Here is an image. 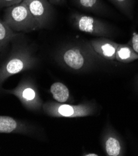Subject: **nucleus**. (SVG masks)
Masks as SVG:
<instances>
[{"instance_id":"f257e3e1","label":"nucleus","mask_w":138,"mask_h":156,"mask_svg":"<svg viewBox=\"0 0 138 156\" xmlns=\"http://www.w3.org/2000/svg\"><path fill=\"white\" fill-rule=\"evenodd\" d=\"M38 62L34 48L19 34L12 42L8 56L0 65V85L12 75L34 68Z\"/></svg>"},{"instance_id":"f03ea898","label":"nucleus","mask_w":138,"mask_h":156,"mask_svg":"<svg viewBox=\"0 0 138 156\" xmlns=\"http://www.w3.org/2000/svg\"><path fill=\"white\" fill-rule=\"evenodd\" d=\"M101 58L90 42L66 44L59 49L56 54V60L61 66L76 72L90 70Z\"/></svg>"},{"instance_id":"7ed1b4c3","label":"nucleus","mask_w":138,"mask_h":156,"mask_svg":"<svg viewBox=\"0 0 138 156\" xmlns=\"http://www.w3.org/2000/svg\"><path fill=\"white\" fill-rule=\"evenodd\" d=\"M3 21L17 33L37 30L36 22L24 1L5 8Z\"/></svg>"},{"instance_id":"20e7f679","label":"nucleus","mask_w":138,"mask_h":156,"mask_svg":"<svg viewBox=\"0 0 138 156\" xmlns=\"http://www.w3.org/2000/svg\"><path fill=\"white\" fill-rule=\"evenodd\" d=\"M70 21L76 29L94 36L108 37L112 36L113 33L111 26L91 16L73 12L71 15Z\"/></svg>"},{"instance_id":"39448f33","label":"nucleus","mask_w":138,"mask_h":156,"mask_svg":"<svg viewBox=\"0 0 138 156\" xmlns=\"http://www.w3.org/2000/svg\"><path fill=\"white\" fill-rule=\"evenodd\" d=\"M44 112L49 116L62 118H80L94 115V107L90 104L71 105L47 103L43 105Z\"/></svg>"},{"instance_id":"423d86ee","label":"nucleus","mask_w":138,"mask_h":156,"mask_svg":"<svg viewBox=\"0 0 138 156\" xmlns=\"http://www.w3.org/2000/svg\"><path fill=\"white\" fill-rule=\"evenodd\" d=\"M16 97L29 110H39L42 103L34 84L29 80H23L16 88L8 91Z\"/></svg>"},{"instance_id":"0eeeda50","label":"nucleus","mask_w":138,"mask_h":156,"mask_svg":"<svg viewBox=\"0 0 138 156\" xmlns=\"http://www.w3.org/2000/svg\"><path fill=\"white\" fill-rule=\"evenodd\" d=\"M36 22L37 29L48 27L52 21L54 8L48 0H24Z\"/></svg>"},{"instance_id":"6e6552de","label":"nucleus","mask_w":138,"mask_h":156,"mask_svg":"<svg viewBox=\"0 0 138 156\" xmlns=\"http://www.w3.org/2000/svg\"><path fill=\"white\" fill-rule=\"evenodd\" d=\"M90 43L94 51L101 58L111 61L116 60V52L118 44L103 37L92 39Z\"/></svg>"},{"instance_id":"1a4fd4ad","label":"nucleus","mask_w":138,"mask_h":156,"mask_svg":"<svg viewBox=\"0 0 138 156\" xmlns=\"http://www.w3.org/2000/svg\"><path fill=\"white\" fill-rule=\"evenodd\" d=\"M33 130L24 122L7 116H0V133L29 134Z\"/></svg>"},{"instance_id":"9d476101","label":"nucleus","mask_w":138,"mask_h":156,"mask_svg":"<svg viewBox=\"0 0 138 156\" xmlns=\"http://www.w3.org/2000/svg\"><path fill=\"white\" fill-rule=\"evenodd\" d=\"M19 34L14 32L3 21L0 20V55L7 53L9 46Z\"/></svg>"},{"instance_id":"9b49d317","label":"nucleus","mask_w":138,"mask_h":156,"mask_svg":"<svg viewBox=\"0 0 138 156\" xmlns=\"http://www.w3.org/2000/svg\"><path fill=\"white\" fill-rule=\"evenodd\" d=\"M74 5L82 10L97 14L106 12L104 5L101 0H72Z\"/></svg>"},{"instance_id":"f8f14e48","label":"nucleus","mask_w":138,"mask_h":156,"mask_svg":"<svg viewBox=\"0 0 138 156\" xmlns=\"http://www.w3.org/2000/svg\"><path fill=\"white\" fill-rule=\"evenodd\" d=\"M138 58L137 54L129 45L125 44H118L115 59L122 63H128Z\"/></svg>"},{"instance_id":"ddd939ff","label":"nucleus","mask_w":138,"mask_h":156,"mask_svg":"<svg viewBox=\"0 0 138 156\" xmlns=\"http://www.w3.org/2000/svg\"><path fill=\"white\" fill-rule=\"evenodd\" d=\"M50 91L55 100L58 103H65L70 97V92L67 86L61 82H55L52 84Z\"/></svg>"},{"instance_id":"4468645a","label":"nucleus","mask_w":138,"mask_h":156,"mask_svg":"<svg viewBox=\"0 0 138 156\" xmlns=\"http://www.w3.org/2000/svg\"><path fill=\"white\" fill-rule=\"evenodd\" d=\"M104 150L106 154L109 156L120 155L122 147L119 139L115 136H110L104 141Z\"/></svg>"},{"instance_id":"2eb2a0df","label":"nucleus","mask_w":138,"mask_h":156,"mask_svg":"<svg viewBox=\"0 0 138 156\" xmlns=\"http://www.w3.org/2000/svg\"><path fill=\"white\" fill-rule=\"evenodd\" d=\"M122 13L130 16L131 12V0H110Z\"/></svg>"},{"instance_id":"dca6fc26","label":"nucleus","mask_w":138,"mask_h":156,"mask_svg":"<svg viewBox=\"0 0 138 156\" xmlns=\"http://www.w3.org/2000/svg\"><path fill=\"white\" fill-rule=\"evenodd\" d=\"M24 0H0V9L19 4Z\"/></svg>"},{"instance_id":"f3484780","label":"nucleus","mask_w":138,"mask_h":156,"mask_svg":"<svg viewBox=\"0 0 138 156\" xmlns=\"http://www.w3.org/2000/svg\"><path fill=\"white\" fill-rule=\"evenodd\" d=\"M129 45L137 54H138V34L133 33L130 41V45Z\"/></svg>"},{"instance_id":"a211bd4d","label":"nucleus","mask_w":138,"mask_h":156,"mask_svg":"<svg viewBox=\"0 0 138 156\" xmlns=\"http://www.w3.org/2000/svg\"><path fill=\"white\" fill-rule=\"evenodd\" d=\"M48 1L52 5H60L64 4L66 0H48Z\"/></svg>"},{"instance_id":"6ab92c4d","label":"nucleus","mask_w":138,"mask_h":156,"mask_svg":"<svg viewBox=\"0 0 138 156\" xmlns=\"http://www.w3.org/2000/svg\"><path fill=\"white\" fill-rule=\"evenodd\" d=\"M84 155H86V156H98V155L97 154H94V153H89V154H85Z\"/></svg>"}]
</instances>
